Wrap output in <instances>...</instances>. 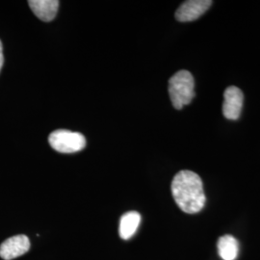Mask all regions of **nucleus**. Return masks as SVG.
<instances>
[{
  "label": "nucleus",
  "instance_id": "2",
  "mask_svg": "<svg viewBox=\"0 0 260 260\" xmlns=\"http://www.w3.org/2000/svg\"><path fill=\"white\" fill-rule=\"evenodd\" d=\"M169 93L173 106L180 110L195 96V80L188 71H179L169 80Z\"/></svg>",
  "mask_w": 260,
  "mask_h": 260
},
{
  "label": "nucleus",
  "instance_id": "3",
  "mask_svg": "<svg viewBox=\"0 0 260 260\" xmlns=\"http://www.w3.org/2000/svg\"><path fill=\"white\" fill-rule=\"evenodd\" d=\"M50 147L61 153H74L80 151L86 146V139L79 132L58 129L48 137Z\"/></svg>",
  "mask_w": 260,
  "mask_h": 260
},
{
  "label": "nucleus",
  "instance_id": "6",
  "mask_svg": "<svg viewBox=\"0 0 260 260\" xmlns=\"http://www.w3.org/2000/svg\"><path fill=\"white\" fill-rule=\"evenodd\" d=\"M30 249V241L26 235H16L10 237L0 246V257L12 260L23 255Z\"/></svg>",
  "mask_w": 260,
  "mask_h": 260
},
{
  "label": "nucleus",
  "instance_id": "4",
  "mask_svg": "<svg viewBox=\"0 0 260 260\" xmlns=\"http://www.w3.org/2000/svg\"><path fill=\"white\" fill-rule=\"evenodd\" d=\"M244 103V94L235 86L225 89L223 93V114L229 120H237L240 117Z\"/></svg>",
  "mask_w": 260,
  "mask_h": 260
},
{
  "label": "nucleus",
  "instance_id": "9",
  "mask_svg": "<svg viewBox=\"0 0 260 260\" xmlns=\"http://www.w3.org/2000/svg\"><path fill=\"white\" fill-rule=\"evenodd\" d=\"M218 252L223 260H234L238 255V241L233 235H223L218 240Z\"/></svg>",
  "mask_w": 260,
  "mask_h": 260
},
{
  "label": "nucleus",
  "instance_id": "1",
  "mask_svg": "<svg viewBox=\"0 0 260 260\" xmlns=\"http://www.w3.org/2000/svg\"><path fill=\"white\" fill-rule=\"evenodd\" d=\"M172 194L185 213L195 214L205 207L206 198L202 178L194 172L180 171L172 181Z\"/></svg>",
  "mask_w": 260,
  "mask_h": 260
},
{
  "label": "nucleus",
  "instance_id": "10",
  "mask_svg": "<svg viewBox=\"0 0 260 260\" xmlns=\"http://www.w3.org/2000/svg\"><path fill=\"white\" fill-rule=\"evenodd\" d=\"M4 63V57H3V47H2V43L0 41V71L2 69V66Z\"/></svg>",
  "mask_w": 260,
  "mask_h": 260
},
{
  "label": "nucleus",
  "instance_id": "8",
  "mask_svg": "<svg viewBox=\"0 0 260 260\" xmlns=\"http://www.w3.org/2000/svg\"><path fill=\"white\" fill-rule=\"evenodd\" d=\"M141 223V215L136 211H129L123 214L120 220L119 233L121 239L128 240L139 228Z\"/></svg>",
  "mask_w": 260,
  "mask_h": 260
},
{
  "label": "nucleus",
  "instance_id": "7",
  "mask_svg": "<svg viewBox=\"0 0 260 260\" xmlns=\"http://www.w3.org/2000/svg\"><path fill=\"white\" fill-rule=\"evenodd\" d=\"M28 4L37 18L48 22L55 18L60 2L57 0H29Z\"/></svg>",
  "mask_w": 260,
  "mask_h": 260
},
{
  "label": "nucleus",
  "instance_id": "5",
  "mask_svg": "<svg viewBox=\"0 0 260 260\" xmlns=\"http://www.w3.org/2000/svg\"><path fill=\"white\" fill-rule=\"evenodd\" d=\"M211 0H189L183 2L176 12V19L180 22L193 21L203 16L212 5Z\"/></svg>",
  "mask_w": 260,
  "mask_h": 260
}]
</instances>
